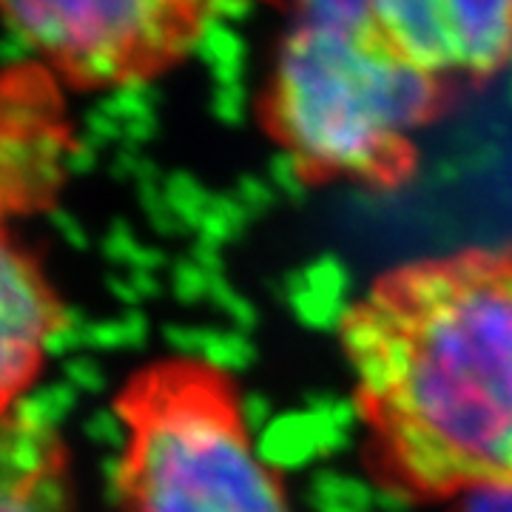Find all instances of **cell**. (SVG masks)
<instances>
[{"label":"cell","instance_id":"obj_7","mask_svg":"<svg viewBox=\"0 0 512 512\" xmlns=\"http://www.w3.org/2000/svg\"><path fill=\"white\" fill-rule=\"evenodd\" d=\"M0 512H72L69 450L29 413L0 419Z\"/></svg>","mask_w":512,"mask_h":512},{"label":"cell","instance_id":"obj_6","mask_svg":"<svg viewBox=\"0 0 512 512\" xmlns=\"http://www.w3.org/2000/svg\"><path fill=\"white\" fill-rule=\"evenodd\" d=\"M66 308L29 248L0 225V419L37 382Z\"/></svg>","mask_w":512,"mask_h":512},{"label":"cell","instance_id":"obj_2","mask_svg":"<svg viewBox=\"0 0 512 512\" xmlns=\"http://www.w3.org/2000/svg\"><path fill=\"white\" fill-rule=\"evenodd\" d=\"M447 103L450 86L399 55L379 29L293 26L259 109L302 183L396 191L416 174V134Z\"/></svg>","mask_w":512,"mask_h":512},{"label":"cell","instance_id":"obj_8","mask_svg":"<svg viewBox=\"0 0 512 512\" xmlns=\"http://www.w3.org/2000/svg\"><path fill=\"white\" fill-rule=\"evenodd\" d=\"M302 29L330 32H373L376 3L373 0H274Z\"/></svg>","mask_w":512,"mask_h":512},{"label":"cell","instance_id":"obj_5","mask_svg":"<svg viewBox=\"0 0 512 512\" xmlns=\"http://www.w3.org/2000/svg\"><path fill=\"white\" fill-rule=\"evenodd\" d=\"M373 3L384 40L450 89L490 80L512 57V0Z\"/></svg>","mask_w":512,"mask_h":512},{"label":"cell","instance_id":"obj_4","mask_svg":"<svg viewBox=\"0 0 512 512\" xmlns=\"http://www.w3.org/2000/svg\"><path fill=\"white\" fill-rule=\"evenodd\" d=\"M220 0H0V18L55 74L83 92L123 89L177 66Z\"/></svg>","mask_w":512,"mask_h":512},{"label":"cell","instance_id":"obj_3","mask_svg":"<svg viewBox=\"0 0 512 512\" xmlns=\"http://www.w3.org/2000/svg\"><path fill=\"white\" fill-rule=\"evenodd\" d=\"M114 410L123 427L114 481L126 512H291L220 365L157 359L128 376Z\"/></svg>","mask_w":512,"mask_h":512},{"label":"cell","instance_id":"obj_9","mask_svg":"<svg viewBox=\"0 0 512 512\" xmlns=\"http://www.w3.org/2000/svg\"><path fill=\"white\" fill-rule=\"evenodd\" d=\"M456 512H512V490L464 495V504Z\"/></svg>","mask_w":512,"mask_h":512},{"label":"cell","instance_id":"obj_1","mask_svg":"<svg viewBox=\"0 0 512 512\" xmlns=\"http://www.w3.org/2000/svg\"><path fill=\"white\" fill-rule=\"evenodd\" d=\"M339 339L387 493L512 490V245L387 271L345 311Z\"/></svg>","mask_w":512,"mask_h":512}]
</instances>
